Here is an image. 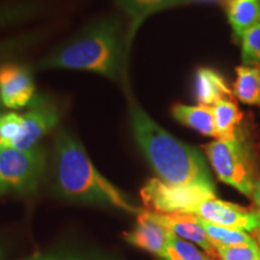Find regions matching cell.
<instances>
[{"label": "cell", "instance_id": "obj_14", "mask_svg": "<svg viewBox=\"0 0 260 260\" xmlns=\"http://www.w3.org/2000/svg\"><path fill=\"white\" fill-rule=\"evenodd\" d=\"M228 21L237 38L260 22V0H226Z\"/></svg>", "mask_w": 260, "mask_h": 260}, {"label": "cell", "instance_id": "obj_4", "mask_svg": "<svg viewBox=\"0 0 260 260\" xmlns=\"http://www.w3.org/2000/svg\"><path fill=\"white\" fill-rule=\"evenodd\" d=\"M217 177L247 197L254 191V164L245 142L235 139H218L203 146Z\"/></svg>", "mask_w": 260, "mask_h": 260}, {"label": "cell", "instance_id": "obj_11", "mask_svg": "<svg viewBox=\"0 0 260 260\" xmlns=\"http://www.w3.org/2000/svg\"><path fill=\"white\" fill-rule=\"evenodd\" d=\"M171 234L167 228L152 219L147 210H141L138 214V224L134 230L125 234V239L132 245L159 256L164 251Z\"/></svg>", "mask_w": 260, "mask_h": 260}, {"label": "cell", "instance_id": "obj_12", "mask_svg": "<svg viewBox=\"0 0 260 260\" xmlns=\"http://www.w3.org/2000/svg\"><path fill=\"white\" fill-rule=\"evenodd\" d=\"M195 99L199 105L213 106L220 100H233L234 93L225 79L211 68H199L194 80Z\"/></svg>", "mask_w": 260, "mask_h": 260}, {"label": "cell", "instance_id": "obj_18", "mask_svg": "<svg viewBox=\"0 0 260 260\" xmlns=\"http://www.w3.org/2000/svg\"><path fill=\"white\" fill-rule=\"evenodd\" d=\"M214 125H216L217 138L218 139H235L240 136L239 126L242 119V113L234 100H220L213 105Z\"/></svg>", "mask_w": 260, "mask_h": 260}, {"label": "cell", "instance_id": "obj_25", "mask_svg": "<svg viewBox=\"0 0 260 260\" xmlns=\"http://www.w3.org/2000/svg\"><path fill=\"white\" fill-rule=\"evenodd\" d=\"M27 260H110L104 259L103 256H98L94 254L82 252H73V251H60L53 253H46V254L35 255Z\"/></svg>", "mask_w": 260, "mask_h": 260}, {"label": "cell", "instance_id": "obj_15", "mask_svg": "<svg viewBox=\"0 0 260 260\" xmlns=\"http://www.w3.org/2000/svg\"><path fill=\"white\" fill-rule=\"evenodd\" d=\"M182 2H184V0H117V4L119 8L130 18V25L128 32H126L129 45L134 38L136 29L145 21L147 16Z\"/></svg>", "mask_w": 260, "mask_h": 260}, {"label": "cell", "instance_id": "obj_8", "mask_svg": "<svg viewBox=\"0 0 260 260\" xmlns=\"http://www.w3.org/2000/svg\"><path fill=\"white\" fill-rule=\"evenodd\" d=\"M191 214L219 226L233 228L242 232H256L260 226V213L240 205L212 198L195 207Z\"/></svg>", "mask_w": 260, "mask_h": 260}, {"label": "cell", "instance_id": "obj_21", "mask_svg": "<svg viewBox=\"0 0 260 260\" xmlns=\"http://www.w3.org/2000/svg\"><path fill=\"white\" fill-rule=\"evenodd\" d=\"M23 128V116L16 112L0 115V149L10 148Z\"/></svg>", "mask_w": 260, "mask_h": 260}, {"label": "cell", "instance_id": "obj_19", "mask_svg": "<svg viewBox=\"0 0 260 260\" xmlns=\"http://www.w3.org/2000/svg\"><path fill=\"white\" fill-rule=\"evenodd\" d=\"M199 218V217H198ZM199 222L203 225L204 230L209 236L210 241L213 246H249L258 245L252 236H249L246 232L233 228L219 226L216 224L209 223L206 220L199 218Z\"/></svg>", "mask_w": 260, "mask_h": 260}, {"label": "cell", "instance_id": "obj_10", "mask_svg": "<svg viewBox=\"0 0 260 260\" xmlns=\"http://www.w3.org/2000/svg\"><path fill=\"white\" fill-rule=\"evenodd\" d=\"M147 213L152 219L167 228L174 235L201 247L211 258L217 256L216 248L210 241L198 217L193 214H160L151 212L148 210Z\"/></svg>", "mask_w": 260, "mask_h": 260}, {"label": "cell", "instance_id": "obj_17", "mask_svg": "<svg viewBox=\"0 0 260 260\" xmlns=\"http://www.w3.org/2000/svg\"><path fill=\"white\" fill-rule=\"evenodd\" d=\"M40 10L35 0H0V30L30 21Z\"/></svg>", "mask_w": 260, "mask_h": 260}, {"label": "cell", "instance_id": "obj_24", "mask_svg": "<svg viewBox=\"0 0 260 260\" xmlns=\"http://www.w3.org/2000/svg\"><path fill=\"white\" fill-rule=\"evenodd\" d=\"M32 42L30 35L0 39V65L18 56Z\"/></svg>", "mask_w": 260, "mask_h": 260}, {"label": "cell", "instance_id": "obj_2", "mask_svg": "<svg viewBox=\"0 0 260 260\" xmlns=\"http://www.w3.org/2000/svg\"><path fill=\"white\" fill-rule=\"evenodd\" d=\"M129 50L121 22L107 17L94 21L54 48L39 64L41 69H74L119 81Z\"/></svg>", "mask_w": 260, "mask_h": 260}, {"label": "cell", "instance_id": "obj_5", "mask_svg": "<svg viewBox=\"0 0 260 260\" xmlns=\"http://www.w3.org/2000/svg\"><path fill=\"white\" fill-rule=\"evenodd\" d=\"M46 170V152L34 148L0 149V186L21 195L37 193Z\"/></svg>", "mask_w": 260, "mask_h": 260}, {"label": "cell", "instance_id": "obj_13", "mask_svg": "<svg viewBox=\"0 0 260 260\" xmlns=\"http://www.w3.org/2000/svg\"><path fill=\"white\" fill-rule=\"evenodd\" d=\"M171 112L174 118L181 124L189 126L205 136H216L217 138L212 107L204 105L188 106L183 104H176L172 106Z\"/></svg>", "mask_w": 260, "mask_h": 260}, {"label": "cell", "instance_id": "obj_27", "mask_svg": "<svg viewBox=\"0 0 260 260\" xmlns=\"http://www.w3.org/2000/svg\"><path fill=\"white\" fill-rule=\"evenodd\" d=\"M256 239H258L259 241V245H260V226L256 229Z\"/></svg>", "mask_w": 260, "mask_h": 260}, {"label": "cell", "instance_id": "obj_23", "mask_svg": "<svg viewBox=\"0 0 260 260\" xmlns=\"http://www.w3.org/2000/svg\"><path fill=\"white\" fill-rule=\"evenodd\" d=\"M217 258L220 260H260L258 245L249 246H214Z\"/></svg>", "mask_w": 260, "mask_h": 260}, {"label": "cell", "instance_id": "obj_31", "mask_svg": "<svg viewBox=\"0 0 260 260\" xmlns=\"http://www.w3.org/2000/svg\"><path fill=\"white\" fill-rule=\"evenodd\" d=\"M2 113H3V112H2V111H0V115H2Z\"/></svg>", "mask_w": 260, "mask_h": 260}, {"label": "cell", "instance_id": "obj_26", "mask_svg": "<svg viewBox=\"0 0 260 260\" xmlns=\"http://www.w3.org/2000/svg\"><path fill=\"white\" fill-rule=\"evenodd\" d=\"M253 200L258 207L259 213H260V180L255 181V186H254V191H253Z\"/></svg>", "mask_w": 260, "mask_h": 260}, {"label": "cell", "instance_id": "obj_28", "mask_svg": "<svg viewBox=\"0 0 260 260\" xmlns=\"http://www.w3.org/2000/svg\"><path fill=\"white\" fill-rule=\"evenodd\" d=\"M5 191H6V190L4 189V188H3L2 186H0V195H2V194H4V193H5Z\"/></svg>", "mask_w": 260, "mask_h": 260}, {"label": "cell", "instance_id": "obj_30", "mask_svg": "<svg viewBox=\"0 0 260 260\" xmlns=\"http://www.w3.org/2000/svg\"><path fill=\"white\" fill-rule=\"evenodd\" d=\"M0 107H4V106H3V104H2V100H0Z\"/></svg>", "mask_w": 260, "mask_h": 260}, {"label": "cell", "instance_id": "obj_22", "mask_svg": "<svg viewBox=\"0 0 260 260\" xmlns=\"http://www.w3.org/2000/svg\"><path fill=\"white\" fill-rule=\"evenodd\" d=\"M242 60L249 67H260V22L243 32Z\"/></svg>", "mask_w": 260, "mask_h": 260}, {"label": "cell", "instance_id": "obj_16", "mask_svg": "<svg viewBox=\"0 0 260 260\" xmlns=\"http://www.w3.org/2000/svg\"><path fill=\"white\" fill-rule=\"evenodd\" d=\"M234 95L247 105H260V67L240 65L235 68Z\"/></svg>", "mask_w": 260, "mask_h": 260}, {"label": "cell", "instance_id": "obj_29", "mask_svg": "<svg viewBox=\"0 0 260 260\" xmlns=\"http://www.w3.org/2000/svg\"><path fill=\"white\" fill-rule=\"evenodd\" d=\"M0 260H3V252H2V249H0Z\"/></svg>", "mask_w": 260, "mask_h": 260}, {"label": "cell", "instance_id": "obj_6", "mask_svg": "<svg viewBox=\"0 0 260 260\" xmlns=\"http://www.w3.org/2000/svg\"><path fill=\"white\" fill-rule=\"evenodd\" d=\"M140 195L146 209L160 214H191L203 201L216 198L213 188L176 186L159 178H151L142 187Z\"/></svg>", "mask_w": 260, "mask_h": 260}, {"label": "cell", "instance_id": "obj_20", "mask_svg": "<svg viewBox=\"0 0 260 260\" xmlns=\"http://www.w3.org/2000/svg\"><path fill=\"white\" fill-rule=\"evenodd\" d=\"M159 258L161 260H214L209 254L199 251L191 242L184 241L174 234H171Z\"/></svg>", "mask_w": 260, "mask_h": 260}, {"label": "cell", "instance_id": "obj_7", "mask_svg": "<svg viewBox=\"0 0 260 260\" xmlns=\"http://www.w3.org/2000/svg\"><path fill=\"white\" fill-rule=\"evenodd\" d=\"M23 116V128L21 135L16 140L10 148L27 149L34 148L37 144L48 132H51L59 122V111L54 103L46 96H34L28 105L27 112Z\"/></svg>", "mask_w": 260, "mask_h": 260}, {"label": "cell", "instance_id": "obj_1", "mask_svg": "<svg viewBox=\"0 0 260 260\" xmlns=\"http://www.w3.org/2000/svg\"><path fill=\"white\" fill-rule=\"evenodd\" d=\"M52 175L54 190L74 203L115 207L128 213L141 210L96 170L80 141L68 130L54 136Z\"/></svg>", "mask_w": 260, "mask_h": 260}, {"label": "cell", "instance_id": "obj_3", "mask_svg": "<svg viewBox=\"0 0 260 260\" xmlns=\"http://www.w3.org/2000/svg\"><path fill=\"white\" fill-rule=\"evenodd\" d=\"M129 115L136 144L159 180L176 186L214 189L206 161L197 148L169 134L134 102H130Z\"/></svg>", "mask_w": 260, "mask_h": 260}, {"label": "cell", "instance_id": "obj_9", "mask_svg": "<svg viewBox=\"0 0 260 260\" xmlns=\"http://www.w3.org/2000/svg\"><path fill=\"white\" fill-rule=\"evenodd\" d=\"M35 96L31 71L25 65L8 61L0 65V100L4 107L18 110Z\"/></svg>", "mask_w": 260, "mask_h": 260}]
</instances>
